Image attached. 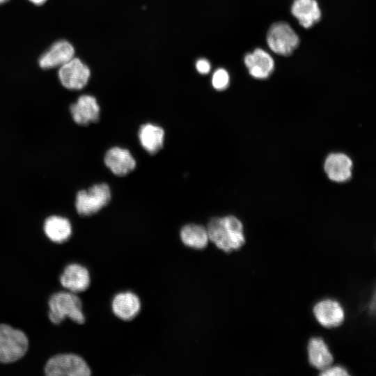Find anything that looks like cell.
<instances>
[{
  "label": "cell",
  "mask_w": 376,
  "mask_h": 376,
  "mask_svg": "<svg viewBox=\"0 0 376 376\" xmlns=\"http://www.w3.org/2000/svg\"><path fill=\"white\" fill-rule=\"evenodd\" d=\"M206 228L209 240L224 252L237 251L246 242L243 224L235 216L212 218Z\"/></svg>",
  "instance_id": "6da1fadb"
},
{
  "label": "cell",
  "mask_w": 376,
  "mask_h": 376,
  "mask_svg": "<svg viewBox=\"0 0 376 376\" xmlns=\"http://www.w3.org/2000/svg\"><path fill=\"white\" fill-rule=\"evenodd\" d=\"M49 318L54 324L61 323L65 318L83 324L85 317L79 297L72 292H59L53 294L49 299Z\"/></svg>",
  "instance_id": "7a4b0ae2"
},
{
  "label": "cell",
  "mask_w": 376,
  "mask_h": 376,
  "mask_svg": "<svg viewBox=\"0 0 376 376\" xmlns=\"http://www.w3.org/2000/svg\"><path fill=\"white\" fill-rule=\"evenodd\" d=\"M29 340L21 330L0 324V362L12 363L21 359L27 352Z\"/></svg>",
  "instance_id": "3957f363"
},
{
  "label": "cell",
  "mask_w": 376,
  "mask_h": 376,
  "mask_svg": "<svg viewBox=\"0 0 376 376\" xmlns=\"http://www.w3.org/2000/svg\"><path fill=\"white\" fill-rule=\"evenodd\" d=\"M111 191L106 183L95 184L88 189L79 191L75 196V208L81 216H89L99 212L111 200Z\"/></svg>",
  "instance_id": "277c9868"
},
{
  "label": "cell",
  "mask_w": 376,
  "mask_h": 376,
  "mask_svg": "<svg viewBox=\"0 0 376 376\" xmlns=\"http://www.w3.org/2000/svg\"><path fill=\"white\" fill-rule=\"evenodd\" d=\"M267 43L275 54L288 56L298 47L299 38L289 24L285 22L273 23L267 33Z\"/></svg>",
  "instance_id": "5b68a950"
},
{
  "label": "cell",
  "mask_w": 376,
  "mask_h": 376,
  "mask_svg": "<svg viewBox=\"0 0 376 376\" xmlns=\"http://www.w3.org/2000/svg\"><path fill=\"white\" fill-rule=\"evenodd\" d=\"M45 373L48 376H89L91 369L81 357L74 354H60L47 361Z\"/></svg>",
  "instance_id": "8992f818"
},
{
  "label": "cell",
  "mask_w": 376,
  "mask_h": 376,
  "mask_svg": "<svg viewBox=\"0 0 376 376\" xmlns=\"http://www.w3.org/2000/svg\"><path fill=\"white\" fill-rule=\"evenodd\" d=\"M90 76L89 68L77 57L58 68V79L61 85L68 90L82 89L86 86Z\"/></svg>",
  "instance_id": "52a82bcc"
},
{
  "label": "cell",
  "mask_w": 376,
  "mask_h": 376,
  "mask_svg": "<svg viewBox=\"0 0 376 376\" xmlns=\"http://www.w3.org/2000/svg\"><path fill=\"white\" fill-rule=\"evenodd\" d=\"M313 313L317 322L328 329L340 326L345 317L342 305L332 299H324L317 302L313 308Z\"/></svg>",
  "instance_id": "ba28073f"
},
{
  "label": "cell",
  "mask_w": 376,
  "mask_h": 376,
  "mask_svg": "<svg viewBox=\"0 0 376 376\" xmlns=\"http://www.w3.org/2000/svg\"><path fill=\"white\" fill-rule=\"evenodd\" d=\"M75 48L68 40L54 42L39 58L38 64L42 69L60 68L75 57Z\"/></svg>",
  "instance_id": "9c48e42d"
},
{
  "label": "cell",
  "mask_w": 376,
  "mask_h": 376,
  "mask_svg": "<svg viewBox=\"0 0 376 376\" xmlns=\"http://www.w3.org/2000/svg\"><path fill=\"white\" fill-rule=\"evenodd\" d=\"M100 109L97 100L91 95H80L70 106L73 121L79 125H88L99 120Z\"/></svg>",
  "instance_id": "30bf717a"
},
{
  "label": "cell",
  "mask_w": 376,
  "mask_h": 376,
  "mask_svg": "<svg viewBox=\"0 0 376 376\" xmlns=\"http://www.w3.org/2000/svg\"><path fill=\"white\" fill-rule=\"evenodd\" d=\"M244 62L249 73L256 79H265L274 69V61L272 56L261 48H256L247 53Z\"/></svg>",
  "instance_id": "8fae6325"
},
{
  "label": "cell",
  "mask_w": 376,
  "mask_h": 376,
  "mask_svg": "<svg viewBox=\"0 0 376 376\" xmlns=\"http://www.w3.org/2000/svg\"><path fill=\"white\" fill-rule=\"evenodd\" d=\"M353 163L345 153L334 152L325 159L324 170L329 180L336 182H344L352 176Z\"/></svg>",
  "instance_id": "7c38bea8"
},
{
  "label": "cell",
  "mask_w": 376,
  "mask_h": 376,
  "mask_svg": "<svg viewBox=\"0 0 376 376\" xmlns=\"http://www.w3.org/2000/svg\"><path fill=\"white\" fill-rule=\"evenodd\" d=\"M104 161L109 170L118 176L127 175L136 166V161L131 152L120 147H113L107 150Z\"/></svg>",
  "instance_id": "4fadbf2b"
},
{
  "label": "cell",
  "mask_w": 376,
  "mask_h": 376,
  "mask_svg": "<svg viewBox=\"0 0 376 376\" xmlns=\"http://www.w3.org/2000/svg\"><path fill=\"white\" fill-rule=\"evenodd\" d=\"M141 304L139 297L130 291L116 294L111 301L113 314L120 320H131L139 313Z\"/></svg>",
  "instance_id": "5bb4252c"
},
{
  "label": "cell",
  "mask_w": 376,
  "mask_h": 376,
  "mask_svg": "<svg viewBox=\"0 0 376 376\" xmlns=\"http://www.w3.org/2000/svg\"><path fill=\"white\" fill-rule=\"evenodd\" d=\"M61 284L70 292L77 293L85 291L91 282L88 269L79 264H70L65 267L60 277Z\"/></svg>",
  "instance_id": "9a60e30c"
},
{
  "label": "cell",
  "mask_w": 376,
  "mask_h": 376,
  "mask_svg": "<svg viewBox=\"0 0 376 376\" xmlns=\"http://www.w3.org/2000/svg\"><path fill=\"white\" fill-rule=\"evenodd\" d=\"M307 355L310 365L322 371L334 363V357L327 344L320 337L310 338L307 345Z\"/></svg>",
  "instance_id": "2e32d148"
},
{
  "label": "cell",
  "mask_w": 376,
  "mask_h": 376,
  "mask_svg": "<svg viewBox=\"0 0 376 376\" xmlns=\"http://www.w3.org/2000/svg\"><path fill=\"white\" fill-rule=\"evenodd\" d=\"M292 15L299 24L309 29L321 19V10L316 0H294L291 6Z\"/></svg>",
  "instance_id": "e0dca14e"
},
{
  "label": "cell",
  "mask_w": 376,
  "mask_h": 376,
  "mask_svg": "<svg viewBox=\"0 0 376 376\" xmlns=\"http://www.w3.org/2000/svg\"><path fill=\"white\" fill-rule=\"evenodd\" d=\"M138 136L141 146L150 154L157 153L163 146L164 131L158 125L151 123L142 125Z\"/></svg>",
  "instance_id": "ac0fdd59"
},
{
  "label": "cell",
  "mask_w": 376,
  "mask_h": 376,
  "mask_svg": "<svg viewBox=\"0 0 376 376\" xmlns=\"http://www.w3.org/2000/svg\"><path fill=\"white\" fill-rule=\"evenodd\" d=\"M43 229L47 237L56 243L64 242L72 233L70 221L58 215L48 217L44 222Z\"/></svg>",
  "instance_id": "d6986e66"
},
{
  "label": "cell",
  "mask_w": 376,
  "mask_h": 376,
  "mask_svg": "<svg viewBox=\"0 0 376 376\" xmlns=\"http://www.w3.org/2000/svg\"><path fill=\"white\" fill-rule=\"evenodd\" d=\"M180 237L185 246L194 249H203L210 242L206 227L195 224L183 226L180 230Z\"/></svg>",
  "instance_id": "ffe728a7"
},
{
  "label": "cell",
  "mask_w": 376,
  "mask_h": 376,
  "mask_svg": "<svg viewBox=\"0 0 376 376\" xmlns=\"http://www.w3.org/2000/svg\"><path fill=\"white\" fill-rule=\"evenodd\" d=\"M229 75L228 72L223 69H217L213 74L212 84L213 87L217 91H224L229 85Z\"/></svg>",
  "instance_id": "44dd1931"
},
{
  "label": "cell",
  "mask_w": 376,
  "mask_h": 376,
  "mask_svg": "<svg viewBox=\"0 0 376 376\" xmlns=\"http://www.w3.org/2000/svg\"><path fill=\"white\" fill-rule=\"evenodd\" d=\"M321 376H349L347 370L340 366H330L327 368L320 371Z\"/></svg>",
  "instance_id": "7402d4cb"
},
{
  "label": "cell",
  "mask_w": 376,
  "mask_h": 376,
  "mask_svg": "<svg viewBox=\"0 0 376 376\" xmlns=\"http://www.w3.org/2000/svg\"><path fill=\"white\" fill-rule=\"evenodd\" d=\"M198 72L202 75L207 74L211 68L210 63L206 59H199L196 64Z\"/></svg>",
  "instance_id": "603a6c76"
},
{
  "label": "cell",
  "mask_w": 376,
  "mask_h": 376,
  "mask_svg": "<svg viewBox=\"0 0 376 376\" xmlns=\"http://www.w3.org/2000/svg\"><path fill=\"white\" fill-rule=\"evenodd\" d=\"M29 1L36 6H40L45 3L47 0H29Z\"/></svg>",
  "instance_id": "cb8c5ba5"
},
{
  "label": "cell",
  "mask_w": 376,
  "mask_h": 376,
  "mask_svg": "<svg viewBox=\"0 0 376 376\" xmlns=\"http://www.w3.org/2000/svg\"><path fill=\"white\" fill-rule=\"evenodd\" d=\"M9 0H0V5L7 2Z\"/></svg>",
  "instance_id": "d4e9b609"
}]
</instances>
